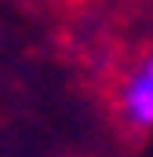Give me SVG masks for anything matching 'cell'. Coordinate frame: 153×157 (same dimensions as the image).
<instances>
[{"mask_svg": "<svg viewBox=\"0 0 153 157\" xmlns=\"http://www.w3.org/2000/svg\"><path fill=\"white\" fill-rule=\"evenodd\" d=\"M120 117L135 132L153 128V51L128 73L124 88H120Z\"/></svg>", "mask_w": 153, "mask_h": 157, "instance_id": "1", "label": "cell"}]
</instances>
